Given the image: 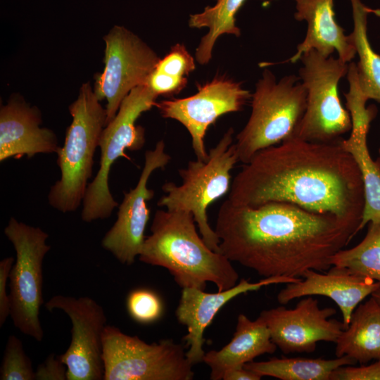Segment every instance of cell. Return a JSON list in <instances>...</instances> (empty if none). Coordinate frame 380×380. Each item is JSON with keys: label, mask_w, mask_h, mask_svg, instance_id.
Here are the masks:
<instances>
[{"label": "cell", "mask_w": 380, "mask_h": 380, "mask_svg": "<svg viewBox=\"0 0 380 380\" xmlns=\"http://www.w3.org/2000/svg\"><path fill=\"white\" fill-rule=\"evenodd\" d=\"M99 101L87 82L69 106L72 121L63 146L56 153L61 176L48 194L50 205L63 213L74 212L80 206L92 177L94 154L107 118L106 108Z\"/></svg>", "instance_id": "277c9868"}, {"label": "cell", "mask_w": 380, "mask_h": 380, "mask_svg": "<svg viewBox=\"0 0 380 380\" xmlns=\"http://www.w3.org/2000/svg\"><path fill=\"white\" fill-rule=\"evenodd\" d=\"M261 377L243 367H236L227 371L224 380H259Z\"/></svg>", "instance_id": "836d02e7"}, {"label": "cell", "mask_w": 380, "mask_h": 380, "mask_svg": "<svg viewBox=\"0 0 380 380\" xmlns=\"http://www.w3.org/2000/svg\"><path fill=\"white\" fill-rule=\"evenodd\" d=\"M333 308H320L312 296H304L293 309L279 306L262 310L272 341L284 354L311 353L319 341L336 343L345 329L343 322L330 317Z\"/></svg>", "instance_id": "9a60e30c"}, {"label": "cell", "mask_w": 380, "mask_h": 380, "mask_svg": "<svg viewBox=\"0 0 380 380\" xmlns=\"http://www.w3.org/2000/svg\"><path fill=\"white\" fill-rule=\"evenodd\" d=\"M303 279L289 283L277 295L280 304H287L295 298L307 296H324L338 306L346 328L358 304L380 288V282L369 277L349 273L343 268L331 266L327 273L307 270Z\"/></svg>", "instance_id": "e0dca14e"}, {"label": "cell", "mask_w": 380, "mask_h": 380, "mask_svg": "<svg viewBox=\"0 0 380 380\" xmlns=\"http://www.w3.org/2000/svg\"><path fill=\"white\" fill-rule=\"evenodd\" d=\"M4 234L12 243L16 258L9 275L10 317L23 334L40 342L44 331L39 320L43 300V260L51 246L47 233L39 227L11 217Z\"/></svg>", "instance_id": "30bf717a"}, {"label": "cell", "mask_w": 380, "mask_h": 380, "mask_svg": "<svg viewBox=\"0 0 380 380\" xmlns=\"http://www.w3.org/2000/svg\"><path fill=\"white\" fill-rule=\"evenodd\" d=\"M103 39L105 67L96 77L94 91L99 101H107V125L129 93L146 84L160 59L138 36L124 27L114 26Z\"/></svg>", "instance_id": "8fae6325"}, {"label": "cell", "mask_w": 380, "mask_h": 380, "mask_svg": "<svg viewBox=\"0 0 380 380\" xmlns=\"http://www.w3.org/2000/svg\"><path fill=\"white\" fill-rule=\"evenodd\" d=\"M277 348L265 322L260 316L253 321L239 314L231 341L220 350L205 353L203 361L210 368V379L220 380L227 371L243 367L263 354L274 353Z\"/></svg>", "instance_id": "ffe728a7"}, {"label": "cell", "mask_w": 380, "mask_h": 380, "mask_svg": "<svg viewBox=\"0 0 380 380\" xmlns=\"http://www.w3.org/2000/svg\"><path fill=\"white\" fill-rule=\"evenodd\" d=\"M356 363L346 355L332 360L273 357L267 361L248 362L244 367L260 377L267 376L281 380H329L331 374L336 368Z\"/></svg>", "instance_id": "603a6c76"}, {"label": "cell", "mask_w": 380, "mask_h": 380, "mask_svg": "<svg viewBox=\"0 0 380 380\" xmlns=\"http://www.w3.org/2000/svg\"><path fill=\"white\" fill-rule=\"evenodd\" d=\"M371 296L374 297L380 303V288L373 292Z\"/></svg>", "instance_id": "e575fe53"}, {"label": "cell", "mask_w": 380, "mask_h": 380, "mask_svg": "<svg viewBox=\"0 0 380 380\" xmlns=\"http://www.w3.org/2000/svg\"><path fill=\"white\" fill-rule=\"evenodd\" d=\"M377 109L369 107L366 110L352 115V129L348 139L341 144L352 156L360 171L365 192V207L358 232L369 222H380V160H374L367 146V134Z\"/></svg>", "instance_id": "44dd1931"}, {"label": "cell", "mask_w": 380, "mask_h": 380, "mask_svg": "<svg viewBox=\"0 0 380 380\" xmlns=\"http://www.w3.org/2000/svg\"><path fill=\"white\" fill-rule=\"evenodd\" d=\"M369 13H373L376 15L380 17V9H372L369 8Z\"/></svg>", "instance_id": "d590c367"}, {"label": "cell", "mask_w": 380, "mask_h": 380, "mask_svg": "<svg viewBox=\"0 0 380 380\" xmlns=\"http://www.w3.org/2000/svg\"><path fill=\"white\" fill-rule=\"evenodd\" d=\"M335 343L336 357L360 363L380 360V303L374 297L357 306Z\"/></svg>", "instance_id": "7402d4cb"}, {"label": "cell", "mask_w": 380, "mask_h": 380, "mask_svg": "<svg viewBox=\"0 0 380 380\" xmlns=\"http://www.w3.org/2000/svg\"><path fill=\"white\" fill-rule=\"evenodd\" d=\"M228 199L248 206L289 203L358 225L365 207L360 171L341 139L322 143L291 137L260 150L233 179Z\"/></svg>", "instance_id": "7a4b0ae2"}, {"label": "cell", "mask_w": 380, "mask_h": 380, "mask_svg": "<svg viewBox=\"0 0 380 380\" xmlns=\"http://www.w3.org/2000/svg\"><path fill=\"white\" fill-rule=\"evenodd\" d=\"M330 263L380 282V222H369L365 238L351 248L338 251Z\"/></svg>", "instance_id": "484cf974"}, {"label": "cell", "mask_w": 380, "mask_h": 380, "mask_svg": "<svg viewBox=\"0 0 380 380\" xmlns=\"http://www.w3.org/2000/svg\"><path fill=\"white\" fill-rule=\"evenodd\" d=\"M45 307L63 310L72 322L70 346L59 355L67 367V379H103V335L107 325L103 308L89 297L62 295L53 296Z\"/></svg>", "instance_id": "7c38bea8"}, {"label": "cell", "mask_w": 380, "mask_h": 380, "mask_svg": "<svg viewBox=\"0 0 380 380\" xmlns=\"http://www.w3.org/2000/svg\"><path fill=\"white\" fill-rule=\"evenodd\" d=\"M15 262L13 257H7L0 261V327H1L11 314L9 293L7 285L9 275Z\"/></svg>", "instance_id": "1f68e13d"}, {"label": "cell", "mask_w": 380, "mask_h": 380, "mask_svg": "<svg viewBox=\"0 0 380 380\" xmlns=\"http://www.w3.org/2000/svg\"><path fill=\"white\" fill-rule=\"evenodd\" d=\"M252 94L241 82L215 77L198 87V91L189 97L164 100L156 103L161 115L179 122L191 137L196 159L208 158L204 139L210 125L221 115L241 110Z\"/></svg>", "instance_id": "4fadbf2b"}, {"label": "cell", "mask_w": 380, "mask_h": 380, "mask_svg": "<svg viewBox=\"0 0 380 380\" xmlns=\"http://www.w3.org/2000/svg\"><path fill=\"white\" fill-rule=\"evenodd\" d=\"M0 379H35L32 361L26 355L22 341L15 335L8 338L0 369Z\"/></svg>", "instance_id": "4316f807"}, {"label": "cell", "mask_w": 380, "mask_h": 380, "mask_svg": "<svg viewBox=\"0 0 380 380\" xmlns=\"http://www.w3.org/2000/svg\"><path fill=\"white\" fill-rule=\"evenodd\" d=\"M358 224L285 202L221 205L215 231L220 253L264 278H299L329 270L331 258L358 232Z\"/></svg>", "instance_id": "6da1fadb"}, {"label": "cell", "mask_w": 380, "mask_h": 380, "mask_svg": "<svg viewBox=\"0 0 380 380\" xmlns=\"http://www.w3.org/2000/svg\"><path fill=\"white\" fill-rule=\"evenodd\" d=\"M156 94L146 84L133 89L122 101L119 110L104 127L99 140L100 167L87 186L82 202L81 218L86 222L109 217L118 203L108 186L113 164L120 157L129 159L125 151H139L144 145V129L135 125L144 113L156 106Z\"/></svg>", "instance_id": "52a82bcc"}, {"label": "cell", "mask_w": 380, "mask_h": 380, "mask_svg": "<svg viewBox=\"0 0 380 380\" xmlns=\"http://www.w3.org/2000/svg\"><path fill=\"white\" fill-rule=\"evenodd\" d=\"M187 84L186 77H174L156 71L149 76L146 84L158 96H170L181 91Z\"/></svg>", "instance_id": "4dcf8cb0"}, {"label": "cell", "mask_w": 380, "mask_h": 380, "mask_svg": "<svg viewBox=\"0 0 380 380\" xmlns=\"http://www.w3.org/2000/svg\"><path fill=\"white\" fill-rule=\"evenodd\" d=\"M104 380H191L194 373L182 344L148 343L106 326L103 335Z\"/></svg>", "instance_id": "9c48e42d"}, {"label": "cell", "mask_w": 380, "mask_h": 380, "mask_svg": "<svg viewBox=\"0 0 380 380\" xmlns=\"http://www.w3.org/2000/svg\"><path fill=\"white\" fill-rule=\"evenodd\" d=\"M300 278L273 277L251 283L242 279L234 286L217 293H205L196 288H184L176 310L178 322L186 327L187 334L184 340L189 346L186 352L188 360L197 364L203 360V333L218 311L236 296L249 291L259 290L274 284L295 283Z\"/></svg>", "instance_id": "2e32d148"}, {"label": "cell", "mask_w": 380, "mask_h": 380, "mask_svg": "<svg viewBox=\"0 0 380 380\" xmlns=\"http://www.w3.org/2000/svg\"><path fill=\"white\" fill-rule=\"evenodd\" d=\"M300 61L299 77L307 91V106L292 137L322 143L342 139L352 129L350 115L338 94V83L347 75L348 63L316 50L304 53Z\"/></svg>", "instance_id": "ba28073f"}, {"label": "cell", "mask_w": 380, "mask_h": 380, "mask_svg": "<svg viewBox=\"0 0 380 380\" xmlns=\"http://www.w3.org/2000/svg\"><path fill=\"white\" fill-rule=\"evenodd\" d=\"M129 315L135 322L148 324L158 320L163 312V303L153 291L139 288L129 293L126 300Z\"/></svg>", "instance_id": "83f0119b"}, {"label": "cell", "mask_w": 380, "mask_h": 380, "mask_svg": "<svg viewBox=\"0 0 380 380\" xmlns=\"http://www.w3.org/2000/svg\"><path fill=\"white\" fill-rule=\"evenodd\" d=\"M41 115L19 99H11L0 110V161L30 158L39 153H57L60 146L51 129L41 127Z\"/></svg>", "instance_id": "ac0fdd59"}, {"label": "cell", "mask_w": 380, "mask_h": 380, "mask_svg": "<svg viewBox=\"0 0 380 380\" xmlns=\"http://www.w3.org/2000/svg\"><path fill=\"white\" fill-rule=\"evenodd\" d=\"M37 380H65L67 367L59 355H49L45 361L40 364L35 371Z\"/></svg>", "instance_id": "d6a6232c"}, {"label": "cell", "mask_w": 380, "mask_h": 380, "mask_svg": "<svg viewBox=\"0 0 380 380\" xmlns=\"http://www.w3.org/2000/svg\"><path fill=\"white\" fill-rule=\"evenodd\" d=\"M251 99L250 117L234 142L239 161L244 164L260 150L293 137L306 109L307 91L299 76L277 81L265 70Z\"/></svg>", "instance_id": "5b68a950"}, {"label": "cell", "mask_w": 380, "mask_h": 380, "mask_svg": "<svg viewBox=\"0 0 380 380\" xmlns=\"http://www.w3.org/2000/svg\"><path fill=\"white\" fill-rule=\"evenodd\" d=\"M350 2L353 30L349 37L359 58L356 63L357 83L368 100L380 103V55L374 51L367 36L369 8L361 0Z\"/></svg>", "instance_id": "cb8c5ba5"}, {"label": "cell", "mask_w": 380, "mask_h": 380, "mask_svg": "<svg viewBox=\"0 0 380 380\" xmlns=\"http://www.w3.org/2000/svg\"><path fill=\"white\" fill-rule=\"evenodd\" d=\"M170 159L163 140L158 141L153 149L145 152L139 181L125 194L118 218L101 241L102 247L123 265L134 263L146 239L144 232L150 217L146 202L154 196L153 190L147 187L148 181L155 170L164 168Z\"/></svg>", "instance_id": "5bb4252c"}, {"label": "cell", "mask_w": 380, "mask_h": 380, "mask_svg": "<svg viewBox=\"0 0 380 380\" xmlns=\"http://www.w3.org/2000/svg\"><path fill=\"white\" fill-rule=\"evenodd\" d=\"M191 213L158 210L139 255L140 261L166 268L182 289L204 290L213 282L218 291L236 284L239 274L221 253L208 246Z\"/></svg>", "instance_id": "3957f363"}, {"label": "cell", "mask_w": 380, "mask_h": 380, "mask_svg": "<svg viewBox=\"0 0 380 380\" xmlns=\"http://www.w3.org/2000/svg\"><path fill=\"white\" fill-rule=\"evenodd\" d=\"M245 1L216 0L213 6H207L203 12L190 15L189 27L208 28V32L202 37L196 51V60L198 63L205 65L210 61L213 46L220 35H241L235 15Z\"/></svg>", "instance_id": "d4e9b609"}, {"label": "cell", "mask_w": 380, "mask_h": 380, "mask_svg": "<svg viewBox=\"0 0 380 380\" xmlns=\"http://www.w3.org/2000/svg\"><path fill=\"white\" fill-rule=\"evenodd\" d=\"M295 19L307 23V32L303 41L297 46L295 54L289 60L296 63L310 50H316L329 57L335 51L338 58L347 63L355 56L356 50L349 35L335 20L334 0H294Z\"/></svg>", "instance_id": "d6986e66"}, {"label": "cell", "mask_w": 380, "mask_h": 380, "mask_svg": "<svg viewBox=\"0 0 380 380\" xmlns=\"http://www.w3.org/2000/svg\"><path fill=\"white\" fill-rule=\"evenodd\" d=\"M233 134L234 129H228L209 150L206 160H190L185 168L179 169L182 183H165L162 186L165 194L158 201V205L166 210L191 213L204 241L217 253L220 240L209 224L207 210L230 190L231 171L239 162Z\"/></svg>", "instance_id": "8992f818"}, {"label": "cell", "mask_w": 380, "mask_h": 380, "mask_svg": "<svg viewBox=\"0 0 380 380\" xmlns=\"http://www.w3.org/2000/svg\"><path fill=\"white\" fill-rule=\"evenodd\" d=\"M329 380H380V360L368 366L339 367L332 372Z\"/></svg>", "instance_id": "f546056e"}, {"label": "cell", "mask_w": 380, "mask_h": 380, "mask_svg": "<svg viewBox=\"0 0 380 380\" xmlns=\"http://www.w3.org/2000/svg\"><path fill=\"white\" fill-rule=\"evenodd\" d=\"M196 68L194 58L184 45L177 44L163 59H160L155 70L174 77H186Z\"/></svg>", "instance_id": "f1b7e54d"}, {"label": "cell", "mask_w": 380, "mask_h": 380, "mask_svg": "<svg viewBox=\"0 0 380 380\" xmlns=\"http://www.w3.org/2000/svg\"><path fill=\"white\" fill-rule=\"evenodd\" d=\"M379 159L380 160V148H379Z\"/></svg>", "instance_id": "8d00e7d4"}]
</instances>
